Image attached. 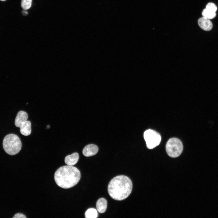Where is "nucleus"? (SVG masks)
I'll return each mask as SVG.
<instances>
[{"mask_svg":"<svg viewBox=\"0 0 218 218\" xmlns=\"http://www.w3.org/2000/svg\"><path fill=\"white\" fill-rule=\"evenodd\" d=\"M202 14L203 17L209 19L213 18L216 15L215 12L211 11L206 8L203 10Z\"/></svg>","mask_w":218,"mask_h":218,"instance_id":"f8f14e48","label":"nucleus"},{"mask_svg":"<svg viewBox=\"0 0 218 218\" xmlns=\"http://www.w3.org/2000/svg\"><path fill=\"white\" fill-rule=\"evenodd\" d=\"M32 0H21V7L25 10L29 9L31 7Z\"/></svg>","mask_w":218,"mask_h":218,"instance_id":"4468645a","label":"nucleus"},{"mask_svg":"<svg viewBox=\"0 0 218 218\" xmlns=\"http://www.w3.org/2000/svg\"><path fill=\"white\" fill-rule=\"evenodd\" d=\"M79 156L77 153H74L65 157V163L68 165L73 166L77 163L79 159Z\"/></svg>","mask_w":218,"mask_h":218,"instance_id":"1a4fd4ad","label":"nucleus"},{"mask_svg":"<svg viewBox=\"0 0 218 218\" xmlns=\"http://www.w3.org/2000/svg\"><path fill=\"white\" fill-rule=\"evenodd\" d=\"M81 178L80 171L72 166L66 165L59 168L54 174V179L58 186L64 189L76 185Z\"/></svg>","mask_w":218,"mask_h":218,"instance_id":"f03ea898","label":"nucleus"},{"mask_svg":"<svg viewBox=\"0 0 218 218\" xmlns=\"http://www.w3.org/2000/svg\"><path fill=\"white\" fill-rule=\"evenodd\" d=\"M132 183L130 179L124 175L115 177L110 182L108 191L110 196L117 200L127 198L131 192Z\"/></svg>","mask_w":218,"mask_h":218,"instance_id":"f257e3e1","label":"nucleus"},{"mask_svg":"<svg viewBox=\"0 0 218 218\" xmlns=\"http://www.w3.org/2000/svg\"><path fill=\"white\" fill-rule=\"evenodd\" d=\"M198 23L199 26L205 31H210L213 27L212 23L210 20L203 17L198 19Z\"/></svg>","mask_w":218,"mask_h":218,"instance_id":"6e6552de","label":"nucleus"},{"mask_svg":"<svg viewBox=\"0 0 218 218\" xmlns=\"http://www.w3.org/2000/svg\"><path fill=\"white\" fill-rule=\"evenodd\" d=\"M31 123L27 121L20 128V132L23 135L25 136L29 135L31 132Z\"/></svg>","mask_w":218,"mask_h":218,"instance_id":"9d476101","label":"nucleus"},{"mask_svg":"<svg viewBox=\"0 0 218 218\" xmlns=\"http://www.w3.org/2000/svg\"><path fill=\"white\" fill-rule=\"evenodd\" d=\"M0 0L2 1H6V0Z\"/></svg>","mask_w":218,"mask_h":218,"instance_id":"f3484780","label":"nucleus"},{"mask_svg":"<svg viewBox=\"0 0 218 218\" xmlns=\"http://www.w3.org/2000/svg\"><path fill=\"white\" fill-rule=\"evenodd\" d=\"M85 217L86 218H96L97 217L98 214L97 210L94 208L88 209L86 212Z\"/></svg>","mask_w":218,"mask_h":218,"instance_id":"ddd939ff","label":"nucleus"},{"mask_svg":"<svg viewBox=\"0 0 218 218\" xmlns=\"http://www.w3.org/2000/svg\"><path fill=\"white\" fill-rule=\"evenodd\" d=\"M26 217L24 214L21 213L16 214L13 217V218H26Z\"/></svg>","mask_w":218,"mask_h":218,"instance_id":"dca6fc26","label":"nucleus"},{"mask_svg":"<svg viewBox=\"0 0 218 218\" xmlns=\"http://www.w3.org/2000/svg\"><path fill=\"white\" fill-rule=\"evenodd\" d=\"M206 8L211 11L215 12L217 10V8L216 5L211 2L207 4Z\"/></svg>","mask_w":218,"mask_h":218,"instance_id":"2eb2a0df","label":"nucleus"},{"mask_svg":"<svg viewBox=\"0 0 218 218\" xmlns=\"http://www.w3.org/2000/svg\"><path fill=\"white\" fill-rule=\"evenodd\" d=\"M98 150V148L96 145L93 144H89L84 148L82 153L85 156L90 157L96 154Z\"/></svg>","mask_w":218,"mask_h":218,"instance_id":"0eeeda50","label":"nucleus"},{"mask_svg":"<svg viewBox=\"0 0 218 218\" xmlns=\"http://www.w3.org/2000/svg\"><path fill=\"white\" fill-rule=\"evenodd\" d=\"M107 200L103 198L98 199L96 204L97 209L100 213H103L105 211L107 208Z\"/></svg>","mask_w":218,"mask_h":218,"instance_id":"9b49d317","label":"nucleus"},{"mask_svg":"<svg viewBox=\"0 0 218 218\" xmlns=\"http://www.w3.org/2000/svg\"><path fill=\"white\" fill-rule=\"evenodd\" d=\"M166 148L169 156L172 157H177L181 154L183 150V145L179 139L172 138L167 142Z\"/></svg>","mask_w":218,"mask_h":218,"instance_id":"20e7f679","label":"nucleus"},{"mask_svg":"<svg viewBox=\"0 0 218 218\" xmlns=\"http://www.w3.org/2000/svg\"><path fill=\"white\" fill-rule=\"evenodd\" d=\"M144 138L147 146L149 149H152L159 145L161 141L160 134L156 131L151 129L145 131L144 134Z\"/></svg>","mask_w":218,"mask_h":218,"instance_id":"39448f33","label":"nucleus"},{"mask_svg":"<svg viewBox=\"0 0 218 218\" xmlns=\"http://www.w3.org/2000/svg\"><path fill=\"white\" fill-rule=\"evenodd\" d=\"M3 147L6 153L10 155H13L18 154L21 150V142L18 136L10 134L4 138Z\"/></svg>","mask_w":218,"mask_h":218,"instance_id":"7ed1b4c3","label":"nucleus"},{"mask_svg":"<svg viewBox=\"0 0 218 218\" xmlns=\"http://www.w3.org/2000/svg\"><path fill=\"white\" fill-rule=\"evenodd\" d=\"M28 115L23 111H20L17 114L16 117L15 123V126L20 127L27 120Z\"/></svg>","mask_w":218,"mask_h":218,"instance_id":"423d86ee","label":"nucleus"}]
</instances>
